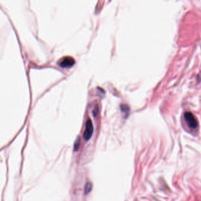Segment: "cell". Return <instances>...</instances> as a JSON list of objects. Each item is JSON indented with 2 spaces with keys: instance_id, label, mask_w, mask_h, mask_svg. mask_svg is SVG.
Wrapping results in <instances>:
<instances>
[{
  "instance_id": "cell-2",
  "label": "cell",
  "mask_w": 201,
  "mask_h": 201,
  "mask_svg": "<svg viewBox=\"0 0 201 201\" xmlns=\"http://www.w3.org/2000/svg\"><path fill=\"white\" fill-rule=\"evenodd\" d=\"M75 59L71 56H65L61 59L58 62V65L60 67L65 68H71L75 64Z\"/></svg>"
},
{
  "instance_id": "cell-7",
  "label": "cell",
  "mask_w": 201,
  "mask_h": 201,
  "mask_svg": "<svg viewBox=\"0 0 201 201\" xmlns=\"http://www.w3.org/2000/svg\"><path fill=\"white\" fill-rule=\"evenodd\" d=\"M98 112H99V108H98V106H96V108L94 109V112H93L94 116H96L97 114H98Z\"/></svg>"
},
{
  "instance_id": "cell-1",
  "label": "cell",
  "mask_w": 201,
  "mask_h": 201,
  "mask_svg": "<svg viewBox=\"0 0 201 201\" xmlns=\"http://www.w3.org/2000/svg\"><path fill=\"white\" fill-rule=\"evenodd\" d=\"M184 119L188 126L193 129H195L198 126V123L195 117L191 112H186L184 114Z\"/></svg>"
},
{
  "instance_id": "cell-4",
  "label": "cell",
  "mask_w": 201,
  "mask_h": 201,
  "mask_svg": "<svg viewBox=\"0 0 201 201\" xmlns=\"http://www.w3.org/2000/svg\"><path fill=\"white\" fill-rule=\"evenodd\" d=\"M92 189V184L90 182H87L85 186V189H84V193L86 195L88 194L91 192Z\"/></svg>"
},
{
  "instance_id": "cell-6",
  "label": "cell",
  "mask_w": 201,
  "mask_h": 201,
  "mask_svg": "<svg viewBox=\"0 0 201 201\" xmlns=\"http://www.w3.org/2000/svg\"><path fill=\"white\" fill-rule=\"evenodd\" d=\"M80 139H79V138H78L77 139V140L75 141V145H74V150H75V151H76L78 150V148H79V147H80Z\"/></svg>"
},
{
  "instance_id": "cell-3",
  "label": "cell",
  "mask_w": 201,
  "mask_h": 201,
  "mask_svg": "<svg viewBox=\"0 0 201 201\" xmlns=\"http://www.w3.org/2000/svg\"><path fill=\"white\" fill-rule=\"evenodd\" d=\"M93 134V125L92 121L89 119L86 124V128L83 134V138L86 141H89Z\"/></svg>"
},
{
  "instance_id": "cell-5",
  "label": "cell",
  "mask_w": 201,
  "mask_h": 201,
  "mask_svg": "<svg viewBox=\"0 0 201 201\" xmlns=\"http://www.w3.org/2000/svg\"><path fill=\"white\" fill-rule=\"evenodd\" d=\"M120 109H121L122 112H123V113H125L126 115H127L129 114L130 109H129V107L126 104H122V105H121Z\"/></svg>"
}]
</instances>
